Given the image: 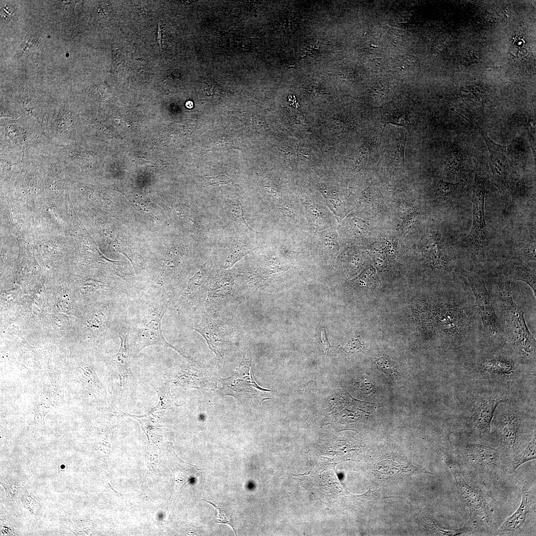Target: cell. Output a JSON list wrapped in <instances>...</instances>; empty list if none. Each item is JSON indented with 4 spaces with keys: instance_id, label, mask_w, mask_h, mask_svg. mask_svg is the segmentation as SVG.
Here are the masks:
<instances>
[{
    "instance_id": "6da1fadb",
    "label": "cell",
    "mask_w": 536,
    "mask_h": 536,
    "mask_svg": "<svg viewBox=\"0 0 536 536\" xmlns=\"http://www.w3.org/2000/svg\"><path fill=\"white\" fill-rule=\"evenodd\" d=\"M498 298L505 337L519 353L525 357L534 356L535 336L526 325L524 312L513 300L509 280L506 279L500 287Z\"/></svg>"
},
{
    "instance_id": "7a4b0ae2",
    "label": "cell",
    "mask_w": 536,
    "mask_h": 536,
    "mask_svg": "<svg viewBox=\"0 0 536 536\" xmlns=\"http://www.w3.org/2000/svg\"><path fill=\"white\" fill-rule=\"evenodd\" d=\"M169 298L165 294L162 293L145 308L134 329L135 336L131 353L133 357H135L147 346L159 345L172 348L187 358L183 353L168 343L163 334L162 320L166 311Z\"/></svg>"
},
{
    "instance_id": "3957f363",
    "label": "cell",
    "mask_w": 536,
    "mask_h": 536,
    "mask_svg": "<svg viewBox=\"0 0 536 536\" xmlns=\"http://www.w3.org/2000/svg\"><path fill=\"white\" fill-rule=\"evenodd\" d=\"M456 270L468 280L470 285L485 337L492 340L503 339L505 335L502 322L496 312V306L484 279L471 271L466 270L461 265H458Z\"/></svg>"
},
{
    "instance_id": "277c9868",
    "label": "cell",
    "mask_w": 536,
    "mask_h": 536,
    "mask_svg": "<svg viewBox=\"0 0 536 536\" xmlns=\"http://www.w3.org/2000/svg\"><path fill=\"white\" fill-rule=\"evenodd\" d=\"M473 126L478 129L486 143L490 155V167L493 183L499 189L503 201L508 203L514 198L517 184L507 156L508 146L496 143L481 129Z\"/></svg>"
},
{
    "instance_id": "5b68a950",
    "label": "cell",
    "mask_w": 536,
    "mask_h": 536,
    "mask_svg": "<svg viewBox=\"0 0 536 536\" xmlns=\"http://www.w3.org/2000/svg\"><path fill=\"white\" fill-rule=\"evenodd\" d=\"M485 185L484 178L476 175L472 188V225L467 239L469 246L476 249L483 248L487 240L484 216Z\"/></svg>"
},
{
    "instance_id": "8992f818",
    "label": "cell",
    "mask_w": 536,
    "mask_h": 536,
    "mask_svg": "<svg viewBox=\"0 0 536 536\" xmlns=\"http://www.w3.org/2000/svg\"><path fill=\"white\" fill-rule=\"evenodd\" d=\"M251 362V349L245 348L242 361L234 374L229 378L221 379L222 394L237 398L252 394L255 389L263 390L256 384L250 373Z\"/></svg>"
},
{
    "instance_id": "52a82bcc",
    "label": "cell",
    "mask_w": 536,
    "mask_h": 536,
    "mask_svg": "<svg viewBox=\"0 0 536 536\" xmlns=\"http://www.w3.org/2000/svg\"><path fill=\"white\" fill-rule=\"evenodd\" d=\"M444 461L454 476L460 499L464 505L469 509L470 514L489 523V518L482 494L466 481L460 471L451 461L447 459Z\"/></svg>"
},
{
    "instance_id": "ba28073f",
    "label": "cell",
    "mask_w": 536,
    "mask_h": 536,
    "mask_svg": "<svg viewBox=\"0 0 536 536\" xmlns=\"http://www.w3.org/2000/svg\"><path fill=\"white\" fill-rule=\"evenodd\" d=\"M463 455L467 464L479 472L492 471L500 462L499 449L489 446L467 444L463 448Z\"/></svg>"
},
{
    "instance_id": "9c48e42d",
    "label": "cell",
    "mask_w": 536,
    "mask_h": 536,
    "mask_svg": "<svg viewBox=\"0 0 536 536\" xmlns=\"http://www.w3.org/2000/svg\"><path fill=\"white\" fill-rule=\"evenodd\" d=\"M505 400L492 397H483L478 400L470 416V425L482 433H489L494 413L497 406Z\"/></svg>"
},
{
    "instance_id": "30bf717a",
    "label": "cell",
    "mask_w": 536,
    "mask_h": 536,
    "mask_svg": "<svg viewBox=\"0 0 536 536\" xmlns=\"http://www.w3.org/2000/svg\"><path fill=\"white\" fill-rule=\"evenodd\" d=\"M130 322L127 316L119 332L120 346L117 354L111 355V358L121 380H124L133 376L130 368V350L129 348V336L130 331Z\"/></svg>"
},
{
    "instance_id": "8fae6325",
    "label": "cell",
    "mask_w": 536,
    "mask_h": 536,
    "mask_svg": "<svg viewBox=\"0 0 536 536\" xmlns=\"http://www.w3.org/2000/svg\"><path fill=\"white\" fill-rule=\"evenodd\" d=\"M193 329L204 337L210 349L217 356H222L226 349L227 342L222 332L215 324L202 319L200 324L194 326Z\"/></svg>"
},
{
    "instance_id": "7c38bea8",
    "label": "cell",
    "mask_w": 536,
    "mask_h": 536,
    "mask_svg": "<svg viewBox=\"0 0 536 536\" xmlns=\"http://www.w3.org/2000/svg\"><path fill=\"white\" fill-rule=\"evenodd\" d=\"M522 501L517 510L506 519L498 529V532H512L520 529L525 523L531 510L530 491L526 481L522 489Z\"/></svg>"
},
{
    "instance_id": "4fadbf2b",
    "label": "cell",
    "mask_w": 536,
    "mask_h": 536,
    "mask_svg": "<svg viewBox=\"0 0 536 536\" xmlns=\"http://www.w3.org/2000/svg\"><path fill=\"white\" fill-rule=\"evenodd\" d=\"M109 314L108 307L101 305L96 307L87 315L85 326L95 338L102 335L105 333Z\"/></svg>"
},
{
    "instance_id": "5bb4252c",
    "label": "cell",
    "mask_w": 536,
    "mask_h": 536,
    "mask_svg": "<svg viewBox=\"0 0 536 536\" xmlns=\"http://www.w3.org/2000/svg\"><path fill=\"white\" fill-rule=\"evenodd\" d=\"M442 247L439 237L434 234L428 240L424 249L426 262L434 268L448 269L447 261L442 253Z\"/></svg>"
},
{
    "instance_id": "9a60e30c",
    "label": "cell",
    "mask_w": 536,
    "mask_h": 536,
    "mask_svg": "<svg viewBox=\"0 0 536 536\" xmlns=\"http://www.w3.org/2000/svg\"><path fill=\"white\" fill-rule=\"evenodd\" d=\"M481 365L484 371L495 376L507 377L514 373L515 370L513 362L505 357H496L486 359Z\"/></svg>"
},
{
    "instance_id": "2e32d148",
    "label": "cell",
    "mask_w": 536,
    "mask_h": 536,
    "mask_svg": "<svg viewBox=\"0 0 536 536\" xmlns=\"http://www.w3.org/2000/svg\"><path fill=\"white\" fill-rule=\"evenodd\" d=\"M502 428V441L507 449L513 448L518 437L519 418L515 413H510L505 418Z\"/></svg>"
},
{
    "instance_id": "e0dca14e",
    "label": "cell",
    "mask_w": 536,
    "mask_h": 536,
    "mask_svg": "<svg viewBox=\"0 0 536 536\" xmlns=\"http://www.w3.org/2000/svg\"><path fill=\"white\" fill-rule=\"evenodd\" d=\"M510 280H520L526 282L532 289L536 296V268L535 267L516 266L513 267L509 271L508 278Z\"/></svg>"
},
{
    "instance_id": "ac0fdd59",
    "label": "cell",
    "mask_w": 536,
    "mask_h": 536,
    "mask_svg": "<svg viewBox=\"0 0 536 536\" xmlns=\"http://www.w3.org/2000/svg\"><path fill=\"white\" fill-rule=\"evenodd\" d=\"M464 185L463 180L457 184L440 181L436 184L435 190L439 198L444 200L453 201L459 197Z\"/></svg>"
},
{
    "instance_id": "d6986e66",
    "label": "cell",
    "mask_w": 536,
    "mask_h": 536,
    "mask_svg": "<svg viewBox=\"0 0 536 536\" xmlns=\"http://www.w3.org/2000/svg\"><path fill=\"white\" fill-rule=\"evenodd\" d=\"M536 458V434L532 440L529 443L524 450L518 455L513 460L512 467L514 470L523 464L535 460Z\"/></svg>"
},
{
    "instance_id": "ffe728a7",
    "label": "cell",
    "mask_w": 536,
    "mask_h": 536,
    "mask_svg": "<svg viewBox=\"0 0 536 536\" xmlns=\"http://www.w3.org/2000/svg\"><path fill=\"white\" fill-rule=\"evenodd\" d=\"M204 265L205 264L202 265L199 270L190 279L188 286L183 296L184 299H190L191 297L193 296L205 281L207 274Z\"/></svg>"
},
{
    "instance_id": "44dd1931",
    "label": "cell",
    "mask_w": 536,
    "mask_h": 536,
    "mask_svg": "<svg viewBox=\"0 0 536 536\" xmlns=\"http://www.w3.org/2000/svg\"><path fill=\"white\" fill-rule=\"evenodd\" d=\"M255 248H252L242 243L237 244L233 246L229 256L223 265L222 268L224 269L231 268L243 257L251 252Z\"/></svg>"
},
{
    "instance_id": "7402d4cb",
    "label": "cell",
    "mask_w": 536,
    "mask_h": 536,
    "mask_svg": "<svg viewBox=\"0 0 536 536\" xmlns=\"http://www.w3.org/2000/svg\"><path fill=\"white\" fill-rule=\"evenodd\" d=\"M463 156L459 151L454 150L449 155L446 162L447 171L460 177L463 170Z\"/></svg>"
},
{
    "instance_id": "603a6c76",
    "label": "cell",
    "mask_w": 536,
    "mask_h": 536,
    "mask_svg": "<svg viewBox=\"0 0 536 536\" xmlns=\"http://www.w3.org/2000/svg\"><path fill=\"white\" fill-rule=\"evenodd\" d=\"M375 364L379 369L390 377L393 378L397 376V371L395 367L387 357L381 356L376 358Z\"/></svg>"
},
{
    "instance_id": "cb8c5ba5",
    "label": "cell",
    "mask_w": 536,
    "mask_h": 536,
    "mask_svg": "<svg viewBox=\"0 0 536 536\" xmlns=\"http://www.w3.org/2000/svg\"><path fill=\"white\" fill-rule=\"evenodd\" d=\"M205 502L211 504L215 509L216 520L218 523L226 524L231 527L236 534L235 530L233 526V519L230 513L226 510L220 508L211 502L204 500Z\"/></svg>"
},
{
    "instance_id": "d4e9b609",
    "label": "cell",
    "mask_w": 536,
    "mask_h": 536,
    "mask_svg": "<svg viewBox=\"0 0 536 536\" xmlns=\"http://www.w3.org/2000/svg\"><path fill=\"white\" fill-rule=\"evenodd\" d=\"M228 205L230 212L232 213L235 218L248 230L253 231L245 222L243 217L244 211L240 201L239 200H236L235 201H230L229 202Z\"/></svg>"
},
{
    "instance_id": "484cf974",
    "label": "cell",
    "mask_w": 536,
    "mask_h": 536,
    "mask_svg": "<svg viewBox=\"0 0 536 536\" xmlns=\"http://www.w3.org/2000/svg\"><path fill=\"white\" fill-rule=\"evenodd\" d=\"M530 142L534 156L536 157V121L533 117H530L527 123Z\"/></svg>"
},
{
    "instance_id": "4316f807",
    "label": "cell",
    "mask_w": 536,
    "mask_h": 536,
    "mask_svg": "<svg viewBox=\"0 0 536 536\" xmlns=\"http://www.w3.org/2000/svg\"><path fill=\"white\" fill-rule=\"evenodd\" d=\"M521 257L525 261H536V242H529L521 251Z\"/></svg>"
},
{
    "instance_id": "83f0119b",
    "label": "cell",
    "mask_w": 536,
    "mask_h": 536,
    "mask_svg": "<svg viewBox=\"0 0 536 536\" xmlns=\"http://www.w3.org/2000/svg\"><path fill=\"white\" fill-rule=\"evenodd\" d=\"M105 285L102 282L95 279L85 280L82 285V290L87 294H92L97 290L103 288Z\"/></svg>"
},
{
    "instance_id": "f1b7e54d",
    "label": "cell",
    "mask_w": 536,
    "mask_h": 536,
    "mask_svg": "<svg viewBox=\"0 0 536 536\" xmlns=\"http://www.w3.org/2000/svg\"><path fill=\"white\" fill-rule=\"evenodd\" d=\"M321 344L325 354H326L327 351L329 350L331 347H337V346H331L328 341L325 328H322L321 329Z\"/></svg>"
},
{
    "instance_id": "f546056e",
    "label": "cell",
    "mask_w": 536,
    "mask_h": 536,
    "mask_svg": "<svg viewBox=\"0 0 536 536\" xmlns=\"http://www.w3.org/2000/svg\"><path fill=\"white\" fill-rule=\"evenodd\" d=\"M350 351H355L362 348V344L358 340L353 339L347 344Z\"/></svg>"
},
{
    "instance_id": "4dcf8cb0",
    "label": "cell",
    "mask_w": 536,
    "mask_h": 536,
    "mask_svg": "<svg viewBox=\"0 0 536 536\" xmlns=\"http://www.w3.org/2000/svg\"><path fill=\"white\" fill-rule=\"evenodd\" d=\"M318 51V46L316 45V44L310 45L308 48L305 50V53H307L309 55L312 54H316Z\"/></svg>"
},
{
    "instance_id": "1f68e13d",
    "label": "cell",
    "mask_w": 536,
    "mask_h": 536,
    "mask_svg": "<svg viewBox=\"0 0 536 536\" xmlns=\"http://www.w3.org/2000/svg\"><path fill=\"white\" fill-rule=\"evenodd\" d=\"M63 318L64 317H62V316H57L55 318V324L56 325V326L58 327V328H59V325H61L60 328L62 327L61 325H62L63 327H64L66 325L67 323L65 322V321H65L66 320Z\"/></svg>"
},
{
    "instance_id": "d6a6232c",
    "label": "cell",
    "mask_w": 536,
    "mask_h": 536,
    "mask_svg": "<svg viewBox=\"0 0 536 536\" xmlns=\"http://www.w3.org/2000/svg\"><path fill=\"white\" fill-rule=\"evenodd\" d=\"M157 41H158V43L159 45V46L160 49H161V47H162L161 30V28H160V22H159L158 23V28H157Z\"/></svg>"
}]
</instances>
